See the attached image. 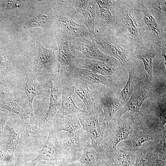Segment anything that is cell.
I'll return each mask as SVG.
<instances>
[{
	"label": "cell",
	"mask_w": 166,
	"mask_h": 166,
	"mask_svg": "<svg viewBox=\"0 0 166 166\" xmlns=\"http://www.w3.org/2000/svg\"><path fill=\"white\" fill-rule=\"evenodd\" d=\"M136 150H129L117 148L107 157L117 166H131L134 162Z\"/></svg>",
	"instance_id": "27"
},
{
	"label": "cell",
	"mask_w": 166,
	"mask_h": 166,
	"mask_svg": "<svg viewBox=\"0 0 166 166\" xmlns=\"http://www.w3.org/2000/svg\"><path fill=\"white\" fill-rule=\"evenodd\" d=\"M53 164L44 163L34 161L33 160L30 162L26 163L25 166H54Z\"/></svg>",
	"instance_id": "42"
},
{
	"label": "cell",
	"mask_w": 166,
	"mask_h": 166,
	"mask_svg": "<svg viewBox=\"0 0 166 166\" xmlns=\"http://www.w3.org/2000/svg\"><path fill=\"white\" fill-rule=\"evenodd\" d=\"M38 156L33 160L57 166H65L69 162L58 140L57 134L52 128L48 132L47 139L43 142L42 148L38 151Z\"/></svg>",
	"instance_id": "8"
},
{
	"label": "cell",
	"mask_w": 166,
	"mask_h": 166,
	"mask_svg": "<svg viewBox=\"0 0 166 166\" xmlns=\"http://www.w3.org/2000/svg\"><path fill=\"white\" fill-rule=\"evenodd\" d=\"M96 3L95 0H90L86 12L83 16L84 26L89 32L90 39L94 42L97 38L94 27Z\"/></svg>",
	"instance_id": "30"
},
{
	"label": "cell",
	"mask_w": 166,
	"mask_h": 166,
	"mask_svg": "<svg viewBox=\"0 0 166 166\" xmlns=\"http://www.w3.org/2000/svg\"><path fill=\"white\" fill-rule=\"evenodd\" d=\"M60 74L62 91L61 107L57 113L62 115L76 114L83 110L76 106L72 99V94L74 92V83L69 76L60 69Z\"/></svg>",
	"instance_id": "13"
},
{
	"label": "cell",
	"mask_w": 166,
	"mask_h": 166,
	"mask_svg": "<svg viewBox=\"0 0 166 166\" xmlns=\"http://www.w3.org/2000/svg\"><path fill=\"white\" fill-rule=\"evenodd\" d=\"M52 128L57 135L62 131L72 133L82 128L76 114L62 115L57 113L53 119Z\"/></svg>",
	"instance_id": "21"
},
{
	"label": "cell",
	"mask_w": 166,
	"mask_h": 166,
	"mask_svg": "<svg viewBox=\"0 0 166 166\" xmlns=\"http://www.w3.org/2000/svg\"><path fill=\"white\" fill-rule=\"evenodd\" d=\"M166 101H161L152 108L148 115L144 116L155 121L163 128L166 123Z\"/></svg>",
	"instance_id": "33"
},
{
	"label": "cell",
	"mask_w": 166,
	"mask_h": 166,
	"mask_svg": "<svg viewBox=\"0 0 166 166\" xmlns=\"http://www.w3.org/2000/svg\"><path fill=\"white\" fill-rule=\"evenodd\" d=\"M110 9L114 23L111 29L119 45L131 53L142 44L134 17L133 0H116Z\"/></svg>",
	"instance_id": "1"
},
{
	"label": "cell",
	"mask_w": 166,
	"mask_h": 166,
	"mask_svg": "<svg viewBox=\"0 0 166 166\" xmlns=\"http://www.w3.org/2000/svg\"><path fill=\"white\" fill-rule=\"evenodd\" d=\"M100 12V31L105 28L112 29L114 21L110 9L116 3V0H95Z\"/></svg>",
	"instance_id": "26"
},
{
	"label": "cell",
	"mask_w": 166,
	"mask_h": 166,
	"mask_svg": "<svg viewBox=\"0 0 166 166\" xmlns=\"http://www.w3.org/2000/svg\"><path fill=\"white\" fill-rule=\"evenodd\" d=\"M69 78L94 86L95 84H103L108 87L111 86L110 80L105 76L97 74L85 69L77 67L75 65L72 68Z\"/></svg>",
	"instance_id": "19"
},
{
	"label": "cell",
	"mask_w": 166,
	"mask_h": 166,
	"mask_svg": "<svg viewBox=\"0 0 166 166\" xmlns=\"http://www.w3.org/2000/svg\"><path fill=\"white\" fill-rule=\"evenodd\" d=\"M55 10V32L66 38L69 42L80 38H86L89 32L83 25L78 24L73 19L71 14L63 9L61 1H58Z\"/></svg>",
	"instance_id": "7"
},
{
	"label": "cell",
	"mask_w": 166,
	"mask_h": 166,
	"mask_svg": "<svg viewBox=\"0 0 166 166\" xmlns=\"http://www.w3.org/2000/svg\"><path fill=\"white\" fill-rule=\"evenodd\" d=\"M15 162L14 158L6 154L0 149V166H14Z\"/></svg>",
	"instance_id": "37"
},
{
	"label": "cell",
	"mask_w": 166,
	"mask_h": 166,
	"mask_svg": "<svg viewBox=\"0 0 166 166\" xmlns=\"http://www.w3.org/2000/svg\"><path fill=\"white\" fill-rule=\"evenodd\" d=\"M76 115L82 128L90 139L93 149L101 156H106L103 141L109 124L104 119L101 107L92 113L83 110Z\"/></svg>",
	"instance_id": "4"
},
{
	"label": "cell",
	"mask_w": 166,
	"mask_h": 166,
	"mask_svg": "<svg viewBox=\"0 0 166 166\" xmlns=\"http://www.w3.org/2000/svg\"><path fill=\"white\" fill-rule=\"evenodd\" d=\"M16 121L9 117L4 127L2 135L0 138V149L6 154L14 158V154L19 142V133L14 131Z\"/></svg>",
	"instance_id": "16"
},
{
	"label": "cell",
	"mask_w": 166,
	"mask_h": 166,
	"mask_svg": "<svg viewBox=\"0 0 166 166\" xmlns=\"http://www.w3.org/2000/svg\"><path fill=\"white\" fill-rule=\"evenodd\" d=\"M131 117L132 132L127 140L121 141L120 149L134 150L144 143L150 141L159 142L163 136L162 128L150 118L141 114L134 113Z\"/></svg>",
	"instance_id": "3"
},
{
	"label": "cell",
	"mask_w": 166,
	"mask_h": 166,
	"mask_svg": "<svg viewBox=\"0 0 166 166\" xmlns=\"http://www.w3.org/2000/svg\"><path fill=\"white\" fill-rule=\"evenodd\" d=\"M160 53L150 44H142L138 45L132 52L133 58L143 62L145 70L151 80L152 77L153 60Z\"/></svg>",
	"instance_id": "22"
},
{
	"label": "cell",
	"mask_w": 166,
	"mask_h": 166,
	"mask_svg": "<svg viewBox=\"0 0 166 166\" xmlns=\"http://www.w3.org/2000/svg\"><path fill=\"white\" fill-rule=\"evenodd\" d=\"M26 163L24 160L23 151L21 149L19 148L17 159L14 166H25Z\"/></svg>",
	"instance_id": "41"
},
{
	"label": "cell",
	"mask_w": 166,
	"mask_h": 166,
	"mask_svg": "<svg viewBox=\"0 0 166 166\" xmlns=\"http://www.w3.org/2000/svg\"><path fill=\"white\" fill-rule=\"evenodd\" d=\"M71 80L75 85L74 92L82 101L88 112L93 113L100 107L98 93L97 90H90L86 83Z\"/></svg>",
	"instance_id": "18"
},
{
	"label": "cell",
	"mask_w": 166,
	"mask_h": 166,
	"mask_svg": "<svg viewBox=\"0 0 166 166\" xmlns=\"http://www.w3.org/2000/svg\"><path fill=\"white\" fill-rule=\"evenodd\" d=\"M133 12L142 44H150L161 54H166V25L159 23L142 0H133Z\"/></svg>",
	"instance_id": "2"
},
{
	"label": "cell",
	"mask_w": 166,
	"mask_h": 166,
	"mask_svg": "<svg viewBox=\"0 0 166 166\" xmlns=\"http://www.w3.org/2000/svg\"><path fill=\"white\" fill-rule=\"evenodd\" d=\"M148 80L137 77L132 94L118 117H121L127 111L140 114V110L143 102L151 95Z\"/></svg>",
	"instance_id": "12"
},
{
	"label": "cell",
	"mask_w": 166,
	"mask_h": 166,
	"mask_svg": "<svg viewBox=\"0 0 166 166\" xmlns=\"http://www.w3.org/2000/svg\"><path fill=\"white\" fill-rule=\"evenodd\" d=\"M106 156H101L93 149L89 139L85 144L79 161L81 166H99L106 164Z\"/></svg>",
	"instance_id": "25"
},
{
	"label": "cell",
	"mask_w": 166,
	"mask_h": 166,
	"mask_svg": "<svg viewBox=\"0 0 166 166\" xmlns=\"http://www.w3.org/2000/svg\"><path fill=\"white\" fill-rule=\"evenodd\" d=\"M0 84L2 85L5 86L4 81L3 78L0 77Z\"/></svg>",
	"instance_id": "43"
},
{
	"label": "cell",
	"mask_w": 166,
	"mask_h": 166,
	"mask_svg": "<svg viewBox=\"0 0 166 166\" xmlns=\"http://www.w3.org/2000/svg\"><path fill=\"white\" fill-rule=\"evenodd\" d=\"M36 42L38 46V51L32 65V70L35 74L40 72L56 58L54 51L45 48L39 38L36 39Z\"/></svg>",
	"instance_id": "24"
},
{
	"label": "cell",
	"mask_w": 166,
	"mask_h": 166,
	"mask_svg": "<svg viewBox=\"0 0 166 166\" xmlns=\"http://www.w3.org/2000/svg\"><path fill=\"white\" fill-rule=\"evenodd\" d=\"M99 101L104 119L109 124L116 113L123 105L119 98L112 92L99 97Z\"/></svg>",
	"instance_id": "23"
},
{
	"label": "cell",
	"mask_w": 166,
	"mask_h": 166,
	"mask_svg": "<svg viewBox=\"0 0 166 166\" xmlns=\"http://www.w3.org/2000/svg\"><path fill=\"white\" fill-rule=\"evenodd\" d=\"M89 1L76 0H65V1L83 16L86 12Z\"/></svg>",
	"instance_id": "36"
},
{
	"label": "cell",
	"mask_w": 166,
	"mask_h": 166,
	"mask_svg": "<svg viewBox=\"0 0 166 166\" xmlns=\"http://www.w3.org/2000/svg\"><path fill=\"white\" fill-rule=\"evenodd\" d=\"M47 79L50 86L49 104L46 113L40 120L38 125L40 132L44 134L52 128L53 119L57 113V107L60 105L61 94L59 89L61 83L59 67L56 73L49 75Z\"/></svg>",
	"instance_id": "10"
},
{
	"label": "cell",
	"mask_w": 166,
	"mask_h": 166,
	"mask_svg": "<svg viewBox=\"0 0 166 166\" xmlns=\"http://www.w3.org/2000/svg\"><path fill=\"white\" fill-rule=\"evenodd\" d=\"M132 132V123L126 118L113 117L109 124L103 141L104 148L106 155H108L117 150V147L121 141L126 140Z\"/></svg>",
	"instance_id": "6"
},
{
	"label": "cell",
	"mask_w": 166,
	"mask_h": 166,
	"mask_svg": "<svg viewBox=\"0 0 166 166\" xmlns=\"http://www.w3.org/2000/svg\"><path fill=\"white\" fill-rule=\"evenodd\" d=\"M133 166H148V160L146 149L143 145L136 150Z\"/></svg>",
	"instance_id": "35"
},
{
	"label": "cell",
	"mask_w": 166,
	"mask_h": 166,
	"mask_svg": "<svg viewBox=\"0 0 166 166\" xmlns=\"http://www.w3.org/2000/svg\"><path fill=\"white\" fill-rule=\"evenodd\" d=\"M75 65L78 67L89 70L102 76H111L117 71V68L111 62L86 59H76Z\"/></svg>",
	"instance_id": "20"
},
{
	"label": "cell",
	"mask_w": 166,
	"mask_h": 166,
	"mask_svg": "<svg viewBox=\"0 0 166 166\" xmlns=\"http://www.w3.org/2000/svg\"><path fill=\"white\" fill-rule=\"evenodd\" d=\"M128 77L127 81L121 91L119 99L123 105H124L129 100L134 89L137 78L133 66L128 68Z\"/></svg>",
	"instance_id": "31"
},
{
	"label": "cell",
	"mask_w": 166,
	"mask_h": 166,
	"mask_svg": "<svg viewBox=\"0 0 166 166\" xmlns=\"http://www.w3.org/2000/svg\"><path fill=\"white\" fill-rule=\"evenodd\" d=\"M26 127L19 137L18 145L23 147L30 145V143L41 137L38 123L34 124H26Z\"/></svg>",
	"instance_id": "32"
},
{
	"label": "cell",
	"mask_w": 166,
	"mask_h": 166,
	"mask_svg": "<svg viewBox=\"0 0 166 166\" xmlns=\"http://www.w3.org/2000/svg\"><path fill=\"white\" fill-rule=\"evenodd\" d=\"M71 48L83 54L88 59L110 62V57L102 52L94 41L85 38H80L69 41Z\"/></svg>",
	"instance_id": "15"
},
{
	"label": "cell",
	"mask_w": 166,
	"mask_h": 166,
	"mask_svg": "<svg viewBox=\"0 0 166 166\" xmlns=\"http://www.w3.org/2000/svg\"><path fill=\"white\" fill-rule=\"evenodd\" d=\"M15 61L10 54L0 53V77H8L13 71Z\"/></svg>",
	"instance_id": "34"
},
{
	"label": "cell",
	"mask_w": 166,
	"mask_h": 166,
	"mask_svg": "<svg viewBox=\"0 0 166 166\" xmlns=\"http://www.w3.org/2000/svg\"><path fill=\"white\" fill-rule=\"evenodd\" d=\"M18 1L4 0L0 1V8L2 10L7 11L11 9L19 7L20 6Z\"/></svg>",
	"instance_id": "38"
},
{
	"label": "cell",
	"mask_w": 166,
	"mask_h": 166,
	"mask_svg": "<svg viewBox=\"0 0 166 166\" xmlns=\"http://www.w3.org/2000/svg\"><path fill=\"white\" fill-rule=\"evenodd\" d=\"M166 128L164 130L163 136L159 142L156 144V148L157 150L161 152H166Z\"/></svg>",
	"instance_id": "39"
},
{
	"label": "cell",
	"mask_w": 166,
	"mask_h": 166,
	"mask_svg": "<svg viewBox=\"0 0 166 166\" xmlns=\"http://www.w3.org/2000/svg\"><path fill=\"white\" fill-rule=\"evenodd\" d=\"M54 35L58 47L57 59L60 64V69L69 77L76 58L70 50L69 41L57 32H55Z\"/></svg>",
	"instance_id": "17"
},
{
	"label": "cell",
	"mask_w": 166,
	"mask_h": 166,
	"mask_svg": "<svg viewBox=\"0 0 166 166\" xmlns=\"http://www.w3.org/2000/svg\"><path fill=\"white\" fill-rule=\"evenodd\" d=\"M54 1H42L39 5L32 6L26 13L23 20L25 28L41 27L45 29L51 28L55 25Z\"/></svg>",
	"instance_id": "5"
},
{
	"label": "cell",
	"mask_w": 166,
	"mask_h": 166,
	"mask_svg": "<svg viewBox=\"0 0 166 166\" xmlns=\"http://www.w3.org/2000/svg\"><path fill=\"white\" fill-rule=\"evenodd\" d=\"M9 117L0 113V138L3 133L5 124Z\"/></svg>",
	"instance_id": "40"
},
{
	"label": "cell",
	"mask_w": 166,
	"mask_h": 166,
	"mask_svg": "<svg viewBox=\"0 0 166 166\" xmlns=\"http://www.w3.org/2000/svg\"><path fill=\"white\" fill-rule=\"evenodd\" d=\"M90 139L81 128L72 133L66 132L59 142L69 161L81 156L86 143Z\"/></svg>",
	"instance_id": "11"
},
{
	"label": "cell",
	"mask_w": 166,
	"mask_h": 166,
	"mask_svg": "<svg viewBox=\"0 0 166 166\" xmlns=\"http://www.w3.org/2000/svg\"><path fill=\"white\" fill-rule=\"evenodd\" d=\"M24 73L26 77L25 90L29 104L27 110L25 112L24 117L26 121L33 122L35 120L32 108L33 99L38 95H44L45 91L38 82L35 74L32 69H27Z\"/></svg>",
	"instance_id": "14"
},
{
	"label": "cell",
	"mask_w": 166,
	"mask_h": 166,
	"mask_svg": "<svg viewBox=\"0 0 166 166\" xmlns=\"http://www.w3.org/2000/svg\"><path fill=\"white\" fill-rule=\"evenodd\" d=\"M108 28L107 31L105 29L100 31L101 34H97L94 42L106 52L118 60L123 66L128 69L132 65V54L119 45L111 29Z\"/></svg>",
	"instance_id": "9"
},
{
	"label": "cell",
	"mask_w": 166,
	"mask_h": 166,
	"mask_svg": "<svg viewBox=\"0 0 166 166\" xmlns=\"http://www.w3.org/2000/svg\"><path fill=\"white\" fill-rule=\"evenodd\" d=\"M0 108L6 110L9 113H15L24 122L25 111L17 103L10 90L6 92L0 98Z\"/></svg>",
	"instance_id": "29"
},
{
	"label": "cell",
	"mask_w": 166,
	"mask_h": 166,
	"mask_svg": "<svg viewBox=\"0 0 166 166\" xmlns=\"http://www.w3.org/2000/svg\"><path fill=\"white\" fill-rule=\"evenodd\" d=\"M144 5L160 23L166 25V1L142 0Z\"/></svg>",
	"instance_id": "28"
}]
</instances>
